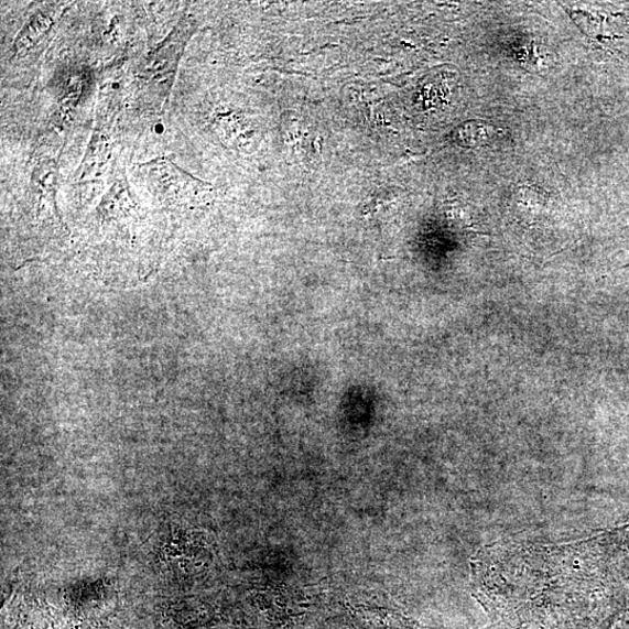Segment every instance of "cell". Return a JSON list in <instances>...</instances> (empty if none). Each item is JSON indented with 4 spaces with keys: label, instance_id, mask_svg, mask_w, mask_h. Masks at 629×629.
<instances>
[{
    "label": "cell",
    "instance_id": "cell-1",
    "mask_svg": "<svg viewBox=\"0 0 629 629\" xmlns=\"http://www.w3.org/2000/svg\"><path fill=\"white\" fill-rule=\"evenodd\" d=\"M138 169L153 193L174 206L199 205L214 192L208 182L188 174L167 156L143 162Z\"/></svg>",
    "mask_w": 629,
    "mask_h": 629
},
{
    "label": "cell",
    "instance_id": "cell-2",
    "mask_svg": "<svg viewBox=\"0 0 629 629\" xmlns=\"http://www.w3.org/2000/svg\"><path fill=\"white\" fill-rule=\"evenodd\" d=\"M195 30L196 25L189 17L182 18L140 68V75L150 80L154 89H160L165 99L171 94L180 59Z\"/></svg>",
    "mask_w": 629,
    "mask_h": 629
},
{
    "label": "cell",
    "instance_id": "cell-3",
    "mask_svg": "<svg viewBox=\"0 0 629 629\" xmlns=\"http://www.w3.org/2000/svg\"><path fill=\"white\" fill-rule=\"evenodd\" d=\"M112 154L111 132L95 129L83 164L76 171L78 181L96 178L105 171Z\"/></svg>",
    "mask_w": 629,
    "mask_h": 629
},
{
    "label": "cell",
    "instance_id": "cell-4",
    "mask_svg": "<svg viewBox=\"0 0 629 629\" xmlns=\"http://www.w3.org/2000/svg\"><path fill=\"white\" fill-rule=\"evenodd\" d=\"M54 23L53 12L39 11L34 13L23 30L19 32L14 42L13 53H24L32 50L52 30Z\"/></svg>",
    "mask_w": 629,
    "mask_h": 629
},
{
    "label": "cell",
    "instance_id": "cell-5",
    "mask_svg": "<svg viewBox=\"0 0 629 629\" xmlns=\"http://www.w3.org/2000/svg\"><path fill=\"white\" fill-rule=\"evenodd\" d=\"M58 165L57 160L44 159L37 162L33 174L32 184L43 197L47 198L50 203L57 210L55 205V194L57 187Z\"/></svg>",
    "mask_w": 629,
    "mask_h": 629
},
{
    "label": "cell",
    "instance_id": "cell-6",
    "mask_svg": "<svg viewBox=\"0 0 629 629\" xmlns=\"http://www.w3.org/2000/svg\"><path fill=\"white\" fill-rule=\"evenodd\" d=\"M489 137V128L485 127V124L477 126V123H473V126H464L458 131L457 140L463 147H478V144L485 143Z\"/></svg>",
    "mask_w": 629,
    "mask_h": 629
}]
</instances>
